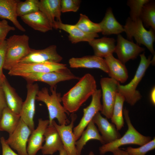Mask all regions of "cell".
Segmentation results:
<instances>
[{
	"mask_svg": "<svg viewBox=\"0 0 155 155\" xmlns=\"http://www.w3.org/2000/svg\"><path fill=\"white\" fill-rule=\"evenodd\" d=\"M97 89L94 78L90 74L86 73L62 97L63 106L68 112L73 113Z\"/></svg>",
	"mask_w": 155,
	"mask_h": 155,
	"instance_id": "1",
	"label": "cell"
},
{
	"mask_svg": "<svg viewBox=\"0 0 155 155\" xmlns=\"http://www.w3.org/2000/svg\"><path fill=\"white\" fill-rule=\"evenodd\" d=\"M56 88V86L50 87L51 94H49L48 89L46 87L39 90L36 99L43 102L46 105L49 112V125L52 124V121L55 118L60 125H67L70 122L66 115L69 113L61 104L62 97L61 94L57 92Z\"/></svg>",
	"mask_w": 155,
	"mask_h": 155,
	"instance_id": "2",
	"label": "cell"
},
{
	"mask_svg": "<svg viewBox=\"0 0 155 155\" xmlns=\"http://www.w3.org/2000/svg\"><path fill=\"white\" fill-rule=\"evenodd\" d=\"M29 37L25 34H14L6 40V49L3 69L10 70L29 53Z\"/></svg>",
	"mask_w": 155,
	"mask_h": 155,
	"instance_id": "3",
	"label": "cell"
},
{
	"mask_svg": "<svg viewBox=\"0 0 155 155\" xmlns=\"http://www.w3.org/2000/svg\"><path fill=\"white\" fill-rule=\"evenodd\" d=\"M124 118L128 127V129L123 136L113 142L103 144L99 148L100 155L116 150L121 146L128 144H135L142 146L152 140L150 136L144 135L138 132L134 127L131 122L129 111L125 108L123 110Z\"/></svg>",
	"mask_w": 155,
	"mask_h": 155,
	"instance_id": "4",
	"label": "cell"
},
{
	"mask_svg": "<svg viewBox=\"0 0 155 155\" xmlns=\"http://www.w3.org/2000/svg\"><path fill=\"white\" fill-rule=\"evenodd\" d=\"M140 56V61L133 79L126 85H123L119 83L118 85V92L124 97L125 101L131 106L134 105L142 98L140 92L136 89L151 64V56L147 58L144 53Z\"/></svg>",
	"mask_w": 155,
	"mask_h": 155,
	"instance_id": "5",
	"label": "cell"
},
{
	"mask_svg": "<svg viewBox=\"0 0 155 155\" xmlns=\"http://www.w3.org/2000/svg\"><path fill=\"white\" fill-rule=\"evenodd\" d=\"M123 28L127 39L131 40L133 37L137 44L144 45L153 55H155L153 43L155 34L153 29L150 28V30H146L140 18L133 20L129 17L127 19Z\"/></svg>",
	"mask_w": 155,
	"mask_h": 155,
	"instance_id": "6",
	"label": "cell"
},
{
	"mask_svg": "<svg viewBox=\"0 0 155 155\" xmlns=\"http://www.w3.org/2000/svg\"><path fill=\"white\" fill-rule=\"evenodd\" d=\"M66 65L60 63L45 62L40 63H18L9 71L10 76H19L25 73L59 72L67 69Z\"/></svg>",
	"mask_w": 155,
	"mask_h": 155,
	"instance_id": "7",
	"label": "cell"
},
{
	"mask_svg": "<svg viewBox=\"0 0 155 155\" xmlns=\"http://www.w3.org/2000/svg\"><path fill=\"white\" fill-rule=\"evenodd\" d=\"M119 83L111 78H102L100 80L102 102L101 113L108 119H111L112 115Z\"/></svg>",
	"mask_w": 155,
	"mask_h": 155,
	"instance_id": "8",
	"label": "cell"
},
{
	"mask_svg": "<svg viewBox=\"0 0 155 155\" xmlns=\"http://www.w3.org/2000/svg\"><path fill=\"white\" fill-rule=\"evenodd\" d=\"M19 76L24 78L27 82L33 83L39 81L49 84L50 87H53L61 82L72 80H79L80 78L72 73L67 69L59 72H51L44 73H25L20 74Z\"/></svg>",
	"mask_w": 155,
	"mask_h": 155,
	"instance_id": "9",
	"label": "cell"
},
{
	"mask_svg": "<svg viewBox=\"0 0 155 155\" xmlns=\"http://www.w3.org/2000/svg\"><path fill=\"white\" fill-rule=\"evenodd\" d=\"M27 94L23 102L20 114L21 119L29 127L32 131L34 129V121L35 111L36 96L39 90L37 83L27 82Z\"/></svg>",
	"mask_w": 155,
	"mask_h": 155,
	"instance_id": "10",
	"label": "cell"
},
{
	"mask_svg": "<svg viewBox=\"0 0 155 155\" xmlns=\"http://www.w3.org/2000/svg\"><path fill=\"white\" fill-rule=\"evenodd\" d=\"M92 96V99L90 104L84 108L82 118L78 124L73 129L76 141L80 138L82 132L95 115L102 110V106L100 101L101 90L97 89Z\"/></svg>",
	"mask_w": 155,
	"mask_h": 155,
	"instance_id": "11",
	"label": "cell"
},
{
	"mask_svg": "<svg viewBox=\"0 0 155 155\" xmlns=\"http://www.w3.org/2000/svg\"><path fill=\"white\" fill-rule=\"evenodd\" d=\"M32 132L29 127L21 119L16 129L6 140L7 143L20 155H28L27 148Z\"/></svg>",
	"mask_w": 155,
	"mask_h": 155,
	"instance_id": "12",
	"label": "cell"
},
{
	"mask_svg": "<svg viewBox=\"0 0 155 155\" xmlns=\"http://www.w3.org/2000/svg\"><path fill=\"white\" fill-rule=\"evenodd\" d=\"M62 59V57L57 52L56 45L53 44L42 49L36 50L31 48L29 53L19 63H32L52 62L59 63Z\"/></svg>",
	"mask_w": 155,
	"mask_h": 155,
	"instance_id": "13",
	"label": "cell"
},
{
	"mask_svg": "<svg viewBox=\"0 0 155 155\" xmlns=\"http://www.w3.org/2000/svg\"><path fill=\"white\" fill-rule=\"evenodd\" d=\"M117 44L114 52L118 59L125 64L131 59H134L145 50L133 42L126 39L121 34L118 35Z\"/></svg>",
	"mask_w": 155,
	"mask_h": 155,
	"instance_id": "14",
	"label": "cell"
},
{
	"mask_svg": "<svg viewBox=\"0 0 155 155\" xmlns=\"http://www.w3.org/2000/svg\"><path fill=\"white\" fill-rule=\"evenodd\" d=\"M77 117L76 115L73 113L71 115V122L68 125H58L54 120L52 122L60 135L67 155H78L75 145L76 141L73 131L74 123Z\"/></svg>",
	"mask_w": 155,
	"mask_h": 155,
	"instance_id": "15",
	"label": "cell"
},
{
	"mask_svg": "<svg viewBox=\"0 0 155 155\" xmlns=\"http://www.w3.org/2000/svg\"><path fill=\"white\" fill-rule=\"evenodd\" d=\"M49 124V120L38 119L36 128L32 131L28 139L27 148L28 155H36L41 150L44 141V134Z\"/></svg>",
	"mask_w": 155,
	"mask_h": 155,
	"instance_id": "16",
	"label": "cell"
},
{
	"mask_svg": "<svg viewBox=\"0 0 155 155\" xmlns=\"http://www.w3.org/2000/svg\"><path fill=\"white\" fill-rule=\"evenodd\" d=\"M92 120L97 126L105 144L113 142L121 137L115 125L110 123L106 118L103 117L100 112L95 115Z\"/></svg>",
	"mask_w": 155,
	"mask_h": 155,
	"instance_id": "17",
	"label": "cell"
},
{
	"mask_svg": "<svg viewBox=\"0 0 155 155\" xmlns=\"http://www.w3.org/2000/svg\"><path fill=\"white\" fill-rule=\"evenodd\" d=\"M44 137L45 143L41 149L43 155H52L63 148L60 135L53 124L46 128Z\"/></svg>",
	"mask_w": 155,
	"mask_h": 155,
	"instance_id": "18",
	"label": "cell"
},
{
	"mask_svg": "<svg viewBox=\"0 0 155 155\" xmlns=\"http://www.w3.org/2000/svg\"><path fill=\"white\" fill-rule=\"evenodd\" d=\"M52 28L62 30L69 33L68 38L73 44L82 41L88 42L99 37L97 33L88 34L84 32L75 25L65 24L55 21L52 25Z\"/></svg>",
	"mask_w": 155,
	"mask_h": 155,
	"instance_id": "19",
	"label": "cell"
},
{
	"mask_svg": "<svg viewBox=\"0 0 155 155\" xmlns=\"http://www.w3.org/2000/svg\"><path fill=\"white\" fill-rule=\"evenodd\" d=\"M70 67L72 68H84L99 69L108 74L109 70L104 59L94 55L80 58L72 57L69 60Z\"/></svg>",
	"mask_w": 155,
	"mask_h": 155,
	"instance_id": "20",
	"label": "cell"
},
{
	"mask_svg": "<svg viewBox=\"0 0 155 155\" xmlns=\"http://www.w3.org/2000/svg\"><path fill=\"white\" fill-rule=\"evenodd\" d=\"M104 58L108 69V74L110 78L119 82H125L128 78V74L125 64L115 58L113 54Z\"/></svg>",
	"mask_w": 155,
	"mask_h": 155,
	"instance_id": "21",
	"label": "cell"
},
{
	"mask_svg": "<svg viewBox=\"0 0 155 155\" xmlns=\"http://www.w3.org/2000/svg\"><path fill=\"white\" fill-rule=\"evenodd\" d=\"M21 18L24 23L35 30L44 33L52 29L46 17L39 10L23 16Z\"/></svg>",
	"mask_w": 155,
	"mask_h": 155,
	"instance_id": "22",
	"label": "cell"
},
{
	"mask_svg": "<svg viewBox=\"0 0 155 155\" xmlns=\"http://www.w3.org/2000/svg\"><path fill=\"white\" fill-rule=\"evenodd\" d=\"M115 42L113 38L104 37L94 39L88 42L93 49L94 55L103 58L114 52Z\"/></svg>",
	"mask_w": 155,
	"mask_h": 155,
	"instance_id": "23",
	"label": "cell"
},
{
	"mask_svg": "<svg viewBox=\"0 0 155 155\" xmlns=\"http://www.w3.org/2000/svg\"><path fill=\"white\" fill-rule=\"evenodd\" d=\"M61 1V0H40L39 1V10L46 16L51 26L56 21L62 22Z\"/></svg>",
	"mask_w": 155,
	"mask_h": 155,
	"instance_id": "24",
	"label": "cell"
},
{
	"mask_svg": "<svg viewBox=\"0 0 155 155\" xmlns=\"http://www.w3.org/2000/svg\"><path fill=\"white\" fill-rule=\"evenodd\" d=\"M98 24L101 32L104 35H119L124 31L123 26L117 20L111 7L108 8L104 18Z\"/></svg>",
	"mask_w": 155,
	"mask_h": 155,
	"instance_id": "25",
	"label": "cell"
},
{
	"mask_svg": "<svg viewBox=\"0 0 155 155\" xmlns=\"http://www.w3.org/2000/svg\"><path fill=\"white\" fill-rule=\"evenodd\" d=\"M18 0H0V18L11 21L19 30L23 32L26 30L18 20L16 6Z\"/></svg>",
	"mask_w": 155,
	"mask_h": 155,
	"instance_id": "26",
	"label": "cell"
},
{
	"mask_svg": "<svg viewBox=\"0 0 155 155\" xmlns=\"http://www.w3.org/2000/svg\"><path fill=\"white\" fill-rule=\"evenodd\" d=\"M1 86L7 107L13 112L20 115L23 102L6 79Z\"/></svg>",
	"mask_w": 155,
	"mask_h": 155,
	"instance_id": "27",
	"label": "cell"
},
{
	"mask_svg": "<svg viewBox=\"0 0 155 155\" xmlns=\"http://www.w3.org/2000/svg\"><path fill=\"white\" fill-rule=\"evenodd\" d=\"M87 127L86 129L83 131L80 138L76 142L78 155H81L83 147L88 141L91 140H97L99 141L103 145L105 144L98 129L92 120Z\"/></svg>",
	"mask_w": 155,
	"mask_h": 155,
	"instance_id": "28",
	"label": "cell"
},
{
	"mask_svg": "<svg viewBox=\"0 0 155 155\" xmlns=\"http://www.w3.org/2000/svg\"><path fill=\"white\" fill-rule=\"evenodd\" d=\"M20 119V115L14 113L7 106L5 107L0 118V131L11 134L16 129Z\"/></svg>",
	"mask_w": 155,
	"mask_h": 155,
	"instance_id": "29",
	"label": "cell"
},
{
	"mask_svg": "<svg viewBox=\"0 0 155 155\" xmlns=\"http://www.w3.org/2000/svg\"><path fill=\"white\" fill-rule=\"evenodd\" d=\"M125 101L124 97L118 92L116 94L113 114L111 119L112 123L115 125L118 131L120 130L124 127L123 106Z\"/></svg>",
	"mask_w": 155,
	"mask_h": 155,
	"instance_id": "30",
	"label": "cell"
},
{
	"mask_svg": "<svg viewBox=\"0 0 155 155\" xmlns=\"http://www.w3.org/2000/svg\"><path fill=\"white\" fill-rule=\"evenodd\" d=\"M144 27L155 31V1L150 0L143 6L140 17Z\"/></svg>",
	"mask_w": 155,
	"mask_h": 155,
	"instance_id": "31",
	"label": "cell"
},
{
	"mask_svg": "<svg viewBox=\"0 0 155 155\" xmlns=\"http://www.w3.org/2000/svg\"><path fill=\"white\" fill-rule=\"evenodd\" d=\"M38 0H26L21 1L18 0L16 8L18 17L39 10Z\"/></svg>",
	"mask_w": 155,
	"mask_h": 155,
	"instance_id": "32",
	"label": "cell"
},
{
	"mask_svg": "<svg viewBox=\"0 0 155 155\" xmlns=\"http://www.w3.org/2000/svg\"><path fill=\"white\" fill-rule=\"evenodd\" d=\"M75 25L86 33H97L101 32L98 23L93 22L87 16L82 13L80 14L79 20Z\"/></svg>",
	"mask_w": 155,
	"mask_h": 155,
	"instance_id": "33",
	"label": "cell"
},
{
	"mask_svg": "<svg viewBox=\"0 0 155 155\" xmlns=\"http://www.w3.org/2000/svg\"><path fill=\"white\" fill-rule=\"evenodd\" d=\"M150 0H129L127 5L130 8V18L134 20L140 18V16L143 6Z\"/></svg>",
	"mask_w": 155,
	"mask_h": 155,
	"instance_id": "34",
	"label": "cell"
},
{
	"mask_svg": "<svg viewBox=\"0 0 155 155\" xmlns=\"http://www.w3.org/2000/svg\"><path fill=\"white\" fill-rule=\"evenodd\" d=\"M155 148V138L137 148L129 147L125 150L129 155H146L148 152Z\"/></svg>",
	"mask_w": 155,
	"mask_h": 155,
	"instance_id": "35",
	"label": "cell"
},
{
	"mask_svg": "<svg viewBox=\"0 0 155 155\" xmlns=\"http://www.w3.org/2000/svg\"><path fill=\"white\" fill-rule=\"evenodd\" d=\"M80 0H61V12H76L80 6Z\"/></svg>",
	"mask_w": 155,
	"mask_h": 155,
	"instance_id": "36",
	"label": "cell"
},
{
	"mask_svg": "<svg viewBox=\"0 0 155 155\" xmlns=\"http://www.w3.org/2000/svg\"><path fill=\"white\" fill-rule=\"evenodd\" d=\"M6 49V40L0 42V85L6 79L4 74L3 69L5 61V53Z\"/></svg>",
	"mask_w": 155,
	"mask_h": 155,
	"instance_id": "37",
	"label": "cell"
},
{
	"mask_svg": "<svg viewBox=\"0 0 155 155\" xmlns=\"http://www.w3.org/2000/svg\"><path fill=\"white\" fill-rule=\"evenodd\" d=\"M15 30V27L10 26L6 20H0V42L6 40L9 32Z\"/></svg>",
	"mask_w": 155,
	"mask_h": 155,
	"instance_id": "38",
	"label": "cell"
},
{
	"mask_svg": "<svg viewBox=\"0 0 155 155\" xmlns=\"http://www.w3.org/2000/svg\"><path fill=\"white\" fill-rule=\"evenodd\" d=\"M2 155H20L14 152L9 145L7 143L6 140L3 137L0 138Z\"/></svg>",
	"mask_w": 155,
	"mask_h": 155,
	"instance_id": "39",
	"label": "cell"
},
{
	"mask_svg": "<svg viewBox=\"0 0 155 155\" xmlns=\"http://www.w3.org/2000/svg\"><path fill=\"white\" fill-rule=\"evenodd\" d=\"M7 106L2 86L0 85V118L3 110Z\"/></svg>",
	"mask_w": 155,
	"mask_h": 155,
	"instance_id": "40",
	"label": "cell"
},
{
	"mask_svg": "<svg viewBox=\"0 0 155 155\" xmlns=\"http://www.w3.org/2000/svg\"><path fill=\"white\" fill-rule=\"evenodd\" d=\"M112 152L113 155H129L125 150L119 148L115 150Z\"/></svg>",
	"mask_w": 155,
	"mask_h": 155,
	"instance_id": "41",
	"label": "cell"
},
{
	"mask_svg": "<svg viewBox=\"0 0 155 155\" xmlns=\"http://www.w3.org/2000/svg\"><path fill=\"white\" fill-rule=\"evenodd\" d=\"M150 100L152 103L154 105L155 104V88L154 87L152 89L150 93Z\"/></svg>",
	"mask_w": 155,
	"mask_h": 155,
	"instance_id": "42",
	"label": "cell"
},
{
	"mask_svg": "<svg viewBox=\"0 0 155 155\" xmlns=\"http://www.w3.org/2000/svg\"><path fill=\"white\" fill-rule=\"evenodd\" d=\"M59 155H67V153L64 148L59 151Z\"/></svg>",
	"mask_w": 155,
	"mask_h": 155,
	"instance_id": "43",
	"label": "cell"
},
{
	"mask_svg": "<svg viewBox=\"0 0 155 155\" xmlns=\"http://www.w3.org/2000/svg\"><path fill=\"white\" fill-rule=\"evenodd\" d=\"M151 64L153 65L155 64V55H154L153 58L151 60Z\"/></svg>",
	"mask_w": 155,
	"mask_h": 155,
	"instance_id": "44",
	"label": "cell"
},
{
	"mask_svg": "<svg viewBox=\"0 0 155 155\" xmlns=\"http://www.w3.org/2000/svg\"><path fill=\"white\" fill-rule=\"evenodd\" d=\"M88 155H94V154L93 152L91 151L90 152Z\"/></svg>",
	"mask_w": 155,
	"mask_h": 155,
	"instance_id": "45",
	"label": "cell"
}]
</instances>
